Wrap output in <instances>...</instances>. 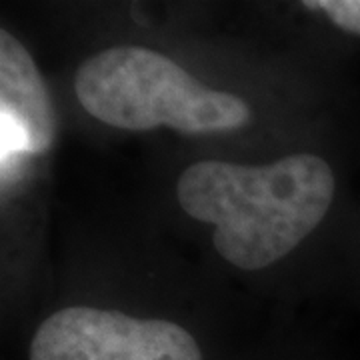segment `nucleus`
Listing matches in <instances>:
<instances>
[{
  "label": "nucleus",
  "instance_id": "f257e3e1",
  "mask_svg": "<svg viewBox=\"0 0 360 360\" xmlns=\"http://www.w3.org/2000/svg\"><path fill=\"white\" fill-rule=\"evenodd\" d=\"M182 210L214 224V246L232 266L260 270L292 252L335 198V174L321 156L290 155L266 167L194 162L180 174Z\"/></svg>",
  "mask_w": 360,
  "mask_h": 360
},
{
  "label": "nucleus",
  "instance_id": "f03ea898",
  "mask_svg": "<svg viewBox=\"0 0 360 360\" xmlns=\"http://www.w3.org/2000/svg\"><path fill=\"white\" fill-rule=\"evenodd\" d=\"M82 108L108 127L184 134L246 127L250 106L236 94L208 89L172 58L142 46H116L86 58L75 77Z\"/></svg>",
  "mask_w": 360,
  "mask_h": 360
},
{
  "label": "nucleus",
  "instance_id": "7ed1b4c3",
  "mask_svg": "<svg viewBox=\"0 0 360 360\" xmlns=\"http://www.w3.org/2000/svg\"><path fill=\"white\" fill-rule=\"evenodd\" d=\"M30 360H202V352L174 322L70 307L40 324Z\"/></svg>",
  "mask_w": 360,
  "mask_h": 360
},
{
  "label": "nucleus",
  "instance_id": "20e7f679",
  "mask_svg": "<svg viewBox=\"0 0 360 360\" xmlns=\"http://www.w3.org/2000/svg\"><path fill=\"white\" fill-rule=\"evenodd\" d=\"M0 110L2 132L11 153H46L56 136V112L51 92L30 52L0 30Z\"/></svg>",
  "mask_w": 360,
  "mask_h": 360
},
{
  "label": "nucleus",
  "instance_id": "39448f33",
  "mask_svg": "<svg viewBox=\"0 0 360 360\" xmlns=\"http://www.w3.org/2000/svg\"><path fill=\"white\" fill-rule=\"evenodd\" d=\"M310 11H322L338 28L360 34V0H307Z\"/></svg>",
  "mask_w": 360,
  "mask_h": 360
}]
</instances>
